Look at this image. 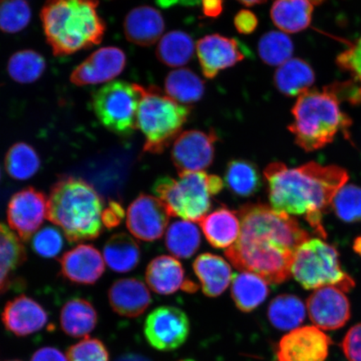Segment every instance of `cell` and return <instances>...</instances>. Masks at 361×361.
<instances>
[{"label":"cell","mask_w":361,"mask_h":361,"mask_svg":"<svg viewBox=\"0 0 361 361\" xmlns=\"http://www.w3.org/2000/svg\"><path fill=\"white\" fill-rule=\"evenodd\" d=\"M238 1L245 4L246 6H255V4H264L266 2V0H238Z\"/></svg>","instance_id":"obj_50"},{"label":"cell","mask_w":361,"mask_h":361,"mask_svg":"<svg viewBox=\"0 0 361 361\" xmlns=\"http://www.w3.org/2000/svg\"><path fill=\"white\" fill-rule=\"evenodd\" d=\"M98 0H48L40 18L54 55L64 56L102 42L105 22Z\"/></svg>","instance_id":"obj_3"},{"label":"cell","mask_w":361,"mask_h":361,"mask_svg":"<svg viewBox=\"0 0 361 361\" xmlns=\"http://www.w3.org/2000/svg\"><path fill=\"white\" fill-rule=\"evenodd\" d=\"M340 103L331 85L300 94L292 109L293 123L288 126L297 145L314 152L331 143L338 133L348 137L352 121Z\"/></svg>","instance_id":"obj_5"},{"label":"cell","mask_w":361,"mask_h":361,"mask_svg":"<svg viewBox=\"0 0 361 361\" xmlns=\"http://www.w3.org/2000/svg\"><path fill=\"white\" fill-rule=\"evenodd\" d=\"M203 13L207 17L215 18L223 11V0H201Z\"/></svg>","instance_id":"obj_48"},{"label":"cell","mask_w":361,"mask_h":361,"mask_svg":"<svg viewBox=\"0 0 361 361\" xmlns=\"http://www.w3.org/2000/svg\"><path fill=\"white\" fill-rule=\"evenodd\" d=\"M0 179H1V171H0Z\"/></svg>","instance_id":"obj_53"},{"label":"cell","mask_w":361,"mask_h":361,"mask_svg":"<svg viewBox=\"0 0 361 361\" xmlns=\"http://www.w3.org/2000/svg\"><path fill=\"white\" fill-rule=\"evenodd\" d=\"M239 221L238 213L222 207L206 215L200 224L212 246L228 250L240 235L241 224Z\"/></svg>","instance_id":"obj_23"},{"label":"cell","mask_w":361,"mask_h":361,"mask_svg":"<svg viewBox=\"0 0 361 361\" xmlns=\"http://www.w3.org/2000/svg\"><path fill=\"white\" fill-rule=\"evenodd\" d=\"M62 276L73 283L93 284L105 271L101 252L92 245H80L66 252L61 261Z\"/></svg>","instance_id":"obj_18"},{"label":"cell","mask_w":361,"mask_h":361,"mask_svg":"<svg viewBox=\"0 0 361 361\" xmlns=\"http://www.w3.org/2000/svg\"><path fill=\"white\" fill-rule=\"evenodd\" d=\"M25 260V248L20 238L0 223V295L11 288L13 274Z\"/></svg>","instance_id":"obj_28"},{"label":"cell","mask_w":361,"mask_h":361,"mask_svg":"<svg viewBox=\"0 0 361 361\" xmlns=\"http://www.w3.org/2000/svg\"><path fill=\"white\" fill-rule=\"evenodd\" d=\"M116 361H154L145 355L138 354H128L120 356Z\"/></svg>","instance_id":"obj_49"},{"label":"cell","mask_w":361,"mask_h":361,"mask_svg":"<svg viewBox=\"0 0 361 361\" xmlns=\"http://www.w3.org/2000/svg\"><path fill=\"white\" fill-rule=\"evenodd\" d=\"M258 18L250 11L243 10L239 11L234 18V25L239 33L250 35L255 32L258 27Z\"/></svg>","instance_id":"obj_45"},{"label":"cell","mask_w":361,"mask_h":361,"mask_svg":"<svg viewBox=\"0 0 361 361\" xmlns=\"http://www.w3.org/2000/svg\"><path fill=\"white\" fill-rule=\"evenodd\" d=\"M64 241L62 234L53 227H45L35 234L32 246L36 254L44 258H54L60 254Z\"/></svg>","instance_id":"obj_42"},{"label":"cell","mask_w":361,"mask_h":361,"mask_svg":"<svg viewBox=\"0 0 361 361\" xmlns=\"http://www.w3.org/2000/svg\"><path fill=\"white\" fill-rule=\"evenodd\" d=\"M292 39L282 31H269L260 38L258 51L261 60L270 66H281L290 60L293 53Z\"/></svg>","instance_id":"obj_38"},{"label":"cell","mask_w":361,"mask_h":361,"mask_svg":"<svg viewBox=\"0 0 361 361\" xmlns=\"http://www.w3.org/2000/svg\"><path fill=\"white\" fill-rule=\"evenodd\" d=\"M224 188L223 180L204 171L178 174V178L161 177L153 186L157 198L169 214L185 221L200 223L212 207V197Z\"/></svg>","instance_id":"obj_6"},{"label":"cell","mask_w":361,"mask_h":361,"mask_svg":"<svg viewBox=\"0 0 361 361\" xmlns=\"http://www.w3.org/2000/svg\"><path fill=\"white\" fill-rule=\"evenodd\" d=\"M103 205L92 185L81 178L64 177L49 193L47 218L71 243L92 240L102 232Z\"/></svg>","instance_id":"obj_4"},{"label":"cell","mask_w":361,"mask_h":361,"mask_svg":"<svg viewBox=\"0 0 361 361\" xmlns=\"http://www.w3.org/2000/svg\"><path fill=\"white\" fill-rule=\"evenodd\" d=\"M291 274L308 290L333 286L348 292L355 287L354 279L341 268L336 248L319 238L309 239L297 248Z\"/></svg>","instance_id":"obj_8"},{"label":"cell","mask_w":361,"mask_h":361,"mask_svg":"<svg viewBox=\"0 0 361 361\" xmlns=\"http://www.w3.org/2000/svg\"><path fill=\"white\" fill-rule=\"evenodd\" d=\"M170 216L159 198L142 193L128 207L126 226L140 240L153 242L164 235Z\"/></svg>","instance_id":"obj_13"},{"label":"cell","mask_w":361,"mask_h":361,"mask_svg":"<svg viewBox=\"0 0 361 361\" xmlns=\"http://www.w3.org/2000/svg\"><path fill=\"white\" fill-rule=\"evenodd\" d=\"M241 231L225 255L241 272L259 275L266 282L290 278L297 248L309 240L308 232L290 215L262 203H248L238 212Z\"/></svg>","instance_id":"obj_1"},{"label":"cell","mask_w":361,"mask_h":361,"mask_svg":"<svg viewBox=\"0 0 361 361\" xmlns=\"http://www.w3.org/2000/svg\"><path fill=\"white\" fill-rule=\"evenodd\" d=\"M142 96V85L114 81L93 94L92 103L94 114L111 133L129 137L137 128Z\"/></svg>","instance_id":"obj_9"},{"label":"cell","mask_w":361,"mask_h":361,"mask_svg":"<svg viewBox=\"0 0 361 361\" xmlns=\"http://www.w3.org/2000/svg\"><path fill=\"white\" fill-rule=\"evenodd\" d=\"M268 283L255 274H234L232 279V298L237 308L250 313L263 304L269 295Z\"/></svg>","instance_id":"obj_27"},{"label":"cell","mask_w":361,"mask_h":361,"mask_svg":"<svg viewBox=\"0 0 361 361\" xmlns=\"http://www.w3.org/2000/svg\"><path fill=\"white\" fill-rule=\"evenodd\" d=\"M124 209L119 202H111L103 211L102 223L106 228L111 229L118 226L124 218Z\"/></svg>","instance_id":"obj_46"},{"label":"cell","mask_w":361,"mask_h":361,"mask_svg":"<svg viewBox=\"0 0 361 361\" xmlns=\"http://www.w3.org/2000/svg\"><path fill=\"white\" fill-rule=\"evenodd\" d=\"M126 57L121 49H99L72 72L71 82L76 85H97L110 81L125 69Z\"/></svg>","instance_id":"obj_17"},{"label":"cell","mask_w":361,"mask_h":361,"mask_svg":"<svg viewBox=\"0 0 361 361\" xmlns=\"http://www.w3.org/2000/svg\"><path fill=\"white\" fill-rule=\"evenodd\" d=\"M354 250L356 254L361 256V236L355 239L354 243Z\"/></svg>","instance_id":"obj_51"},{"label":"cell","mask_w":361,"mask_h":361,"mask_svg":"<svg viewBox=\"0 0 361 361\" xmlns=\"http://www.w3.org/2000/svg\"><path fill=\"white\" fill-rule=\"evenodd\" d=\"M166 94L174 101L187 105L200 102L205 92L203 80L189 69L170 72L165 80Z\"/></svg>","instance_id":"obj_32"},{"label":"cell","mask_w":361,"mask_h":361,"mask_svg":"<svg viewBox=\"0 0 361 361\" xmlns=\"http://www.w3.org/2000/svg\"><path fill=\"white\" fill-rule=\"evenodd\" d=\"M4 165L12 178L25 180L37 173L40 160L37 152L29 144L18 142L8 151Z\"/></svg>","instance_id":"obj_36"},{"label":"cell","mask_w":361,"mask_h":361,"mask_svg":"<svg viewBox=\"0 0 361 361\" xmlns=\"http://www.w3.org/2000/svg\"><path fill=\"white\" fill-rule=\"evenodd\" d=\"M165 243L171 255L179 259H188L200 248L201 233L190 221H178L168 229Z\"/></svg>","instance_id":"obj_35"},{"label":"cell","mask_w":361,"mask_h":361,"mask_svg":"<svg viewBox=\"0 0 361 361\" xmlns=\"http://www.w3.org/2000/svg\"><path fill=\"white\" fill-rule=\"evenodd\" d=\"M147 283L158 295H169L180 288L192 293L197 290L195 283L185 279L182 264L173 257H157L148 264L146 271Z\"/></svg>","instance_id":"obj_20"},{"label":"cell","mask_w":361,"mask_h":361,"mask_svg":"<svg viewBox=\"0 0 361 361\" xmlns=\"http://www.w3.org/2000/svg\"><path fill=\"white\" fill-rule=\"evenodd\" d=\"M331 338L316 326L293 329L279 341L277 361H326Z\"/></svg>","instance_id":"obj_14"},{"label":"cell","mask_w":361,"mask_h":361,"mask_svg":"<svg viewBox=\"0 0 361 361\" xmlns=\"http://www.w3.org/2000/svg\"><path fill=\"white\" fill-rule=\"evenodd\" d=\"M224 178L229 190L239 197H248L255 195L262 188L259 170L251 161H230L226 168Z\"/></svg>","instance_id":"obj_31"},{"label":"cell","mask_w":361,"mask_h":361,"mask_svg":"<svg viewBox=\"0 0 361 361\" xmlns=\"http://www.w3.org/2000/svg\"><path fill=\"white\" fill-rule=\"evenodd\" d=\"M165 30L161 13L151 6H139L126 16L124 30L126 39L140 47H150L161 38Z\"/></svg>","instance_id":"obj_22"},{"label":"cell","mask_w":361,"mask_h":361,"mask_svg":"<svg viewBox=\"0 0 361 361\" xmlns=\"http://www.w3.org/2000/svg\"><path fill=\"white\" fill-rule=\"evenodd\" d=\"M264 174L271 207L288 215L304 216L310 228L326 238L323 214L348 180L346 170L314 161L290 169L277 161L270 164Z\"/></svg>","instance_id":"obj_2"},{"label":"cell","mask_w":361,"mask_h":361,"mask_svg":"<svg viewBox=\"0 0 361 361\" xmlns=\"http://www.w3.org/2000/svg\"><path fill=\"white\" fill-rule=\"evenodd\" d=\"M68 361H109L105 345L97 338L85 337L84 340L70 347Z\"/></svg>","instance_id":"obj_41"},{"label":"cell","mask_w":361,"mask_h":361,"mask_svg":"<svg viewBox=\"0 0 361 361\" xmlns=\"http://www.w3.org/2000/svg\"><path fill=\"white\" fill-rule=\"evenodd\" d=\"M237 39L218 34L206 35L197 43V54L203 75L214 79L220 71L235 66L247 52Z\"/></svg>","instance_id":"obj_15"},{"label":"cell","mask_w":361,"mask_h":361,"mask_svg":"<svg viewBox=\"0 0 361 361\" xmlns=\"http://www.w3.org/2000/svg\"><path fill=\"white\" fill-rule=\"evenodd\" d=\"M104 259L113 271L128 273L137 267L141 258V250L134 239L121 233L111 236L104 247Z\"/></svg>","instance_id":"obj_30"},{"label":"cell","mask_w":361,"mask_h":361,"mask_svg":"<svg viewBox=\"0 0 361 361\" xmlns=\"http://www.w3.org/2000/svg\"><path fill=\"white\" fill-rule=\"evenodd\" d=\"M47 67L44 59L39 53L25 49L13 54L8 63L11 78L22 84L35 82L42 76Z\"/></svg>","instance_id":"obj_37"},{"label":"cell","mask_w":361,"mask_h":361,"mask_svg":"<svg viewBox=\"0 0 361 361\" xmlns=\"http://www.w3.org/2000/svg\"><path fill=\"white\" fill-rule=\"evenodd\" d=\"M190 322L186 313L173 306H161L147 316L144 333L153 348L171 351L186 342Z\"/></svg>","instance_id":"obj_10"},{"label":"cell","mask_w":361,"mask_h":361,"mask_svg":"<svg viewBox=\"0 0 361 361\" xmlns=\"http://www.w3.org/2000/svg\"><path fill=\"white\" fill-rule=\"evenodd\" d=\"M338 218L346 223L361 221V187L344 185L337 192L332 202Z\"/></svg>","instance_id":"obj_40"},{"label":"cell","mask_w":361,"mask_h":361,"mask_svg":"<svg viewBox=\"0 0 361 361\" xmlns=\"http://www.w3.org/2000/svg\"><path fill=\"white\" fill-rule=\"evenodd\" d=\"M2 322L8 331L17 336L38 332L48 323V314L35 300L20 295L8 301L2 313Z\"/></svg>","instance_id":"obj_19"},{"label":"cell","mask_w":361,"mask_h":361,"mask_svg":"<svg viewBox=\"0 0 361 361\" xmlns=\"http://www.w3.org/2000/svg\"><path fill=\"white\" fill-rule=\"evenodd\" d=\"M218 140L213 130L210 133L190 130L180 133L171 150V160L178 173H197L209 169L214 159Z\"/></svg>","instance_id":"obj_11"},{"label":"cell","mask_w":361,"mask_h":361,"mask_svg":"<svg viewBox=\"0 0 361 361\" xmlns=\"http://www.w3.org/2000/svg\"><path fill=\"white\" fill-rule=\"evenodd\" d=\"M97 313L89 301L75 298L63 306L61 326L68 336L87 337L97 324Z\"/></svg>","instance_id":"obj_29"},{"label":"cell","mask_w":361,"mask_h":361,"mask_svg":"<svg viewBox=\"0 0 361 361\" xmlns=\"http://www.w3.org/2000/svg\"><path fill=\"white\" fill-rule=\"evenodd\" d=\"M11 361H20V360H11Z\"/></svg>","instance_id":"obj_54"},{"label":"cell","mask_w":361,"mask_h":361,"mask_svg":"<svg viewBox=\"0 0 361 361\" xmlns=\"http://www.w3.org/2000/svg\"><path fill=\"white\" fill-rule=\"evenodd\" d=\"M269 322L281 331L299 328L305 318V305L299 297L281 295L271 301L268 310Z\"/></svg>","instance_id":"obj_33"},{"label":"cell","mask_w":361,"mask_h":361,"mask_svg":"<svg viewBox=\"0 0 361 361\" xmlns=\"http://www.w3.org/2000/svg\"><path fill=\"white\" fill-rule=\"evenodd\" d=\"M192 267L207 296L222 295L232 281V269L222 257L209 252L202 254L194 261Z\"/></svg>","instance_id":"obj_24"},{"label":"cell","mask_w":361,"mask_h":361,"mask_svg":"<svg viewBox=\"0 0 361 361\" xmlns=\"http://www.w3.org/2000/svg\"><path fill=\"white\" fill-rule=\"evenodd\" d=\"M310 1L312 3L314 6H319V4H322L326 1V0H310Z\"/></svg>","instance_id":"obj_52"},{"label":"cell","mask_w":361,"mask_h":361,"mask_svg":"<svg viewBox=\"0 0 361 361\" xmlns=\"http://www.w3.org/2000/svg\"><path fill=\"white\" fill-rule=\"evenodd\" d=\"M30 361H68L61 351L53 347H44L36 351Z\"/></svg>","instance_id":"obj_47"},{"label":"cell","mask_w":361,"mask_h":361,"mask_svg":"<svg viewBox=\"0 0 361 361\" xmlns=\"http://www.w3.org/2000/svg\"><path fill=\"white\" fill-rule=\"evenodd\" d=\"M314 80L312 67L299 58L283 63L274 74L275 87L287 97H300L312 87Z\"/></svg>","instance_id":"obj_26"},{"label":"cell","mask_w":361,"mask_h":361,"mask_svg":"<svg viewBox=\"0 0 361 361\" xmlns=\"http://www.w3.org/2000/svg\"><path fill=\"white\" fill-rule=\"evenodd\" d=\"M48 215V200L42 192L27 188L13 195L8 202V225L23 241H29Z\"/></svg>","instance_id":"obj_12"},{"label":"cell","mask_w":361,"mask_h":361,"mask_svg":"<svg viewBox=\"0 0 361 361\" xmlns=\"http://www.w3.org/2000/svg\"><path fill=\"white\" fill-rule=\"evenodd\" d=\"M190 114V106L161 94L160 89L142 87L137 128L146 139L143 151L152 154L164 152L180 134Z\"/></svg>","instance_id":"obj_7"},{"label":"cell","mask_w":361,"mask_h":361,"mask_svg":"<svg viewBox=\"0 0 361 361\" xmlns=\"http://www.w3.org/2000/svg\"><path fill=\"white\" fill-rule=\"evenodd\" d=\"M342 350L350 361H361V324L352 327L342 341Z\"/></svg>","instance_id":"obj_44"},{"label":"cell","mask_w":361,"mask_h":361,"mask_svg":"<svg viewBox=\"0 0 361 361\" xmlns=\"http://www.w3.org/2000/svg\"><path fill=\"white\" fill-rule=\"evenodd\" d=\"M336 64L352 76V80L361 85V35L337 56Z\"/></svg>","instance_id":"obj_43"},{"label":"cell","mask_w":361,"mask_h":361,"mask_svg":"<svg viewBox=\"0 0 361 361\" xmlns=\"http://www.w3.org/2000/svg\"><path fill=\"white\" fill-rule=\"evenodd\" d=\"M110 305L116 313L135 318L142 314L152 304L151 293L137 279H121L112 284L108 292Z\"/></svg>","instance_id":"obj_21"},{"label":"cell","mask_w":361,"mask_h":361,"mask_svg":"<svg viewBox=\"0 0 361 361\" xmlns=\"http://www.w3.org/2000/svg\"><path fill=\"white\" fill-rule=\"evenodd\" d=\"M30 19V8L25 0H0V30L3 32H20Z\"/></svg>","instance_id":"obj_39"},{"label":"cell","mask_w":361,"mask_h":361,"mask_svg":"<svg viewBox=\"0 0 361 361\" xmlns=\"http://www.w3.org/2000/svg\"><path fill=\"white\" fill-rule=\"evenodd\" d=\"M186 361H188V360H186Z\"/></svg>","instance_id":"obj_55"},{"label":"cell","mask_w":361,"mask_h":361,"mask_svg":"<svg viewBox=\"0 0 361 361\" xmlns=\"http://www.w3.org/2000/svg\"><path fill=\"white\" fill-rule=\"evenodd\" d=\"M195 51L191 36L180 30L165 35L157 48L158 60L170 67H180L190 61Z\"/></svg>","instance_id":"obj_34"},{"label":"cell","mask_w":361,"mask_h":361,"mask_svg":"<svg viewBox=\"0 0 361 361\" xmlns=\"http://www.w3.org/2000/svg\"><path fill=\"white\" fill-rule=\"evenodd\" d=\"M313 11L310 0H275L270 13L274 24L282 32L295 34L308 28Z\"/></svg>","instance_id":"obj_25"},{"label":"cell","mask_w":361,"mask_h":361,"mask_svg":"<svg viewBox=\"0 0 361 361\" xmlns=\"http://www.w3.org/2000/svg\"><path fill=\"white\" fill-rule=\"evenodd\" d=\"M310 318L316 327L334 331L345 326L350 317L349 300L340 288H318L307 301Z\"/></svg>","instance_id":"obj_16"}]
</instances>
